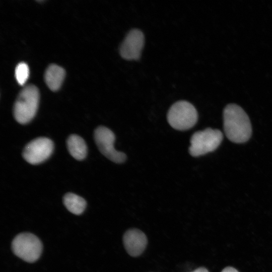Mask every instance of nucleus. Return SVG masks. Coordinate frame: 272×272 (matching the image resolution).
Wrapping results in <instances>:
<instances>
[{
	"label": "nucleus",
	"instance_id": "nucleus-5",
	"mask_svg": "<svg viewBox=\"0 0 272 272\" xmlns=\"http://www.w3.org/2000/svg\"><path fill=\"white\" fill-rule=\"evenodd\" d=\"M12 249L17 256L23 260L33 262L41 255L42 244L35 235L30 233H22L13 239Z\"/></svg>",
	"mask_w": 272,
	"mask_h": 272
},
{
	"label": "nucleus",
	"instance_id": "nucleus-3",
	"mask_svg": "<svg viewBox=\"0 0 272 272\" xmlns=\"http://www.w3.org/2000/svg\"><path fill=\"white\" fill-rule=\"evenodd\" d=\"M167 118L169 124L174 129L186 130L196 124L198 114L192 104L186 101H179L171 106Z\"/></svg>",
	"mask_w": 272,
	"mask_h": 272
},
{
	"label": "nucleus",
	"instance_id": "nucleus-2",
	"mask_svg": "<svg viewBox=\"0 0 272 272\" xmlns=\"http://www.w3.org/2000/svg\"><path fill=\"white\" fill-rule=\"evenodd\" d=\"M39 93L33 85L25 86L20 92L14 104L13 113L16 120L24 124L35 116L39 104Z\"/></svg>",
	"mask_w": 272,
	"mask_h": 272
},
{
	"label": "nucleus",
	"instance_id": "nucleus-13",
	"mask_svg": "<svg viewBox=\"0 0 272 272\" xmlns=\"http://www.w3.org/2000/svg\"><path fill=\"white\" fill-rule=\"evenodd\" d=\"M15 74L18 83L20 85H24L29 77V70L28 65L24 62H20L16 67Z\"/></svg>",
	"mask_w": 272,
	"mask_h": 272
},
{
	"label": "nucleus",
	"instance_id": "nucleus-8",
	"mask_svg": "<svg viewBox=\"0 0 272 272\" xmlns=\"http://www.w3.org/2000/svg\"><path fill=\"white\" fill-rule=\"evenodd\" d=\"M145 43L143 32L138 29L131 30L121 44L119 53L121 56L127 60H138Z\"/></svg>",
	"mask_w": 272,
	"mask_h": 272
},
{
	"label": "nucleus",
	"instance_id": "nucleus-9",
	"mask_svg": "<svg viewBox=\"0 0 272 272\" xmlns=\"http://www.w3.org/2000/svg\"><path fill=\"white\" fill-rule=\"evenodd\" d=\"M124 248L131 256L140 255L145 249L148 243L146 235L137 229L127 230L123 237Z\"/></svg>",
	"mask_w": 272,
	"mask_h": 272
},
{
	"label": "nucleus",
	"instance_id": "nucleus-6",
	"mask_svg": "<svg viewBox=\"0 0 272 272\" xmlns=\"http://www.w3.org/2000/svg\"><path fill=\"white\" fill-rule=\"evenodd\" d=\"M115 139L114 133L106 127L100 126L94 131V140L100 152L111 161L122 163L126 160V156L115 149Z\"/></svg>",
	"mask_w": 272,
	"mask_h": 272
},
{
	"label": "nucleus",
	"instance_id": "nucleus-12",
	"mask_svg": "<svg viewBox=\"0 0 272 272\" xmlns=\"http://www.w3.org/2000/svg\"><path fill=\"white\" fill-rule=\"evenodd\" d=\"M64 205L72 213L79 215L84 211L87 203L82 197L73 193H67L63 198Z\"/></svg>",
	"mask_w": 272,
	"mask_h": 272
},
{
	"label": "nucleus",
	"instance_id": "nucleus-7",
	"mask_svg": "<svg viewBox=\"0 0 272 272\" xmlns=\"http://www.w3.org/2000/svg\"><path fill=\"white\" fill-rule=\"evenodd\" d=\"M54 148L53 142L45 137L36 138L25 147L22 155L29 164L36 165L47 160L52 154Z\"/></svg>",
	"mask_w": 272,
	"mask_h": 272
},
{
	"label": "nucleus",
	"instance_id": "nucleus-1",
	"mask_svg": "<svg viewBox=\"0 0 272 272\" xmlns=\"http://www.w3.org/2000/svg\"><path fill=\"white\" fill-rule=\"evenodd\" d=\"M224 130L227 138L237 144L247 142L252 134L249 118L239 105L231 103L223 110Z\"/></svg>",
	"mask_w": 272,
	"mask_h": 272
},
{
	"label": "nucleus",
	"instance_id": "nucleus-4",
	"mask_svg": "<svg viewBox=\"0 0 272 272\" xmlns=\"http://www.w3.org/2000/svg\"><path fill=\"white\" fill-rule=\"evenodd\" d=\"M223 138L219 129L207 128L194 132L190 140L189 153L193 157L202 156L216 150Z\"/></svg>",
	"mask_w": 272,
	"mask_h": 272
},
{
	"label": "nucleus",
	"instance_id": "nucleus-15",
	"mask_svg": "<svg viewBox=\"0 0 272 272\" xmlns=\"http://www.w3.org/2000/svg\"><path fill=\"white\" fill-rule=\"evenodd\" d=\"M191 272H209L205 267H199Z\"/></svg>",
	"mask_w": 272,
	"mask_h": 272
},
{
	"label": "nucleus",
	"instance_id": "nucleus-14",
	"mask_svg": "<svg viewBox=\"0 0 272 272\" xmlns=\"http://www.w3.org/2000/svg\"><path fill=\"white\" fill-rule=\"evenodd\" d=\"M222 272H238L235 268L232 267H227L225 268Z\"/></svg>",
	"mask_w": 272,
	"mask_h": 272
},
{
	"label": "nucleus",
	"instance_id": "nucleus-10",
	"mask_svg": "<svg viewBox=\"0 0 272 272\" xmlns=\"http://www.w3.org/2000/svg\"><path fill=\"white\" fill-rule=\"evenodd\" d=\"M65 77L64 69L54 64L50 65L46 70L44 78L49 88L53 91L60 87Z\"/></svg>",
	"mask_w": 272,
	"mask_h": 272
},
{
	"label": "nucleus",
	"instance_id": "nucleus-11",
	"mask_svg": "<svg viewBox=\"0 0 272 272\" xmlns=\"http://www.w3.org/2000/svg\"><path fill=\"white\" fill-rule=\"evenodd\" d=\"M68 151L77 160H82L87 154V147L85 141L77 134H71L66 141Z\"/></svg>",
	"mask_w": 272,
	"mask_h": 272
}]
</instances>
